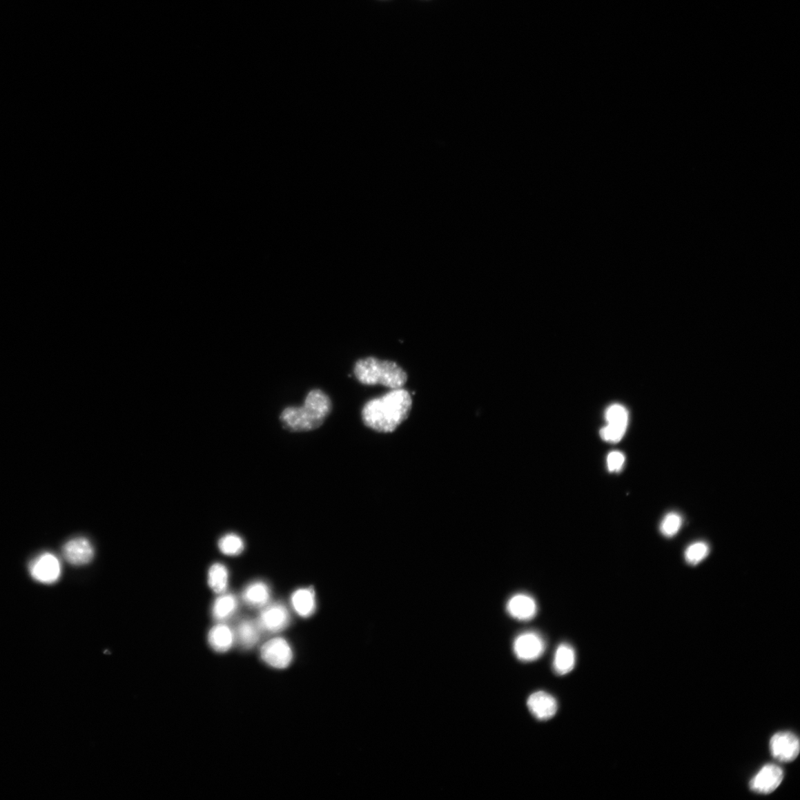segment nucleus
<instances>
[{"instance_id":"nucleus-24","label":"nucleus","mask_w":800,"mask_h":800,"mask_svg":"<svg viewBox=\"0 0 800 800\" xmlns=\"http://www.w3.org/2000/svg\"><path fill=\"white\" fill-rule=\"evenodd\" d=\"M625 462V456L620 451H612L607 456V468L612 472L620 471Z\"/></svg>"},{"instance_id":"nucleus-22","label":"nucleus","mask_w":800,"mask_h":800,"mask_svg":"<svg viewBox=\"0 0 800 800\" xmlns=\"http://www.w3.org/2000/svg\"><path fill=\"white\" fill-rule=\"evenodd\" d=\"M219 549L228 556H237L244 550V542L235 534H226L219 540Z\"/></svg>"},{"instance_id":"nucleus-3","label":"nucleus","mask_w":800,"mask_h":800,"mask_svg":"<svg viewBox=\"0 0 800 800\" xmlns=\"http://www.w3.org/2000/svg\"><path fill=\"white\" fill-rule=\"evenodd\" d=\"M353 374L366 386L380 384L391 390L403 388L408 380L407 372L398 363L373 357L358 360L354 364Z\"/></svg>"},{"instance_id":"nucleus-9","label":"nucleus","mask_w":800,"mask_h":800,"mask_svg":"<svg viewBox=\"0 0 800 800\" xmlns=\"http://www.w3.org/2000/svg\"><path fill=\"white\" fill-rule=\"evenodd\" d=\"M770 750L772 755L777 761L783 763L792 762L799 754V738L789 732L777 733L771 739Z\"/></svg>"},{"instance_id":"nucleus-2","label":"nucleus","mask_w":800,"mask_h":800,"mask_svg":"<svg viewBox=\"0 0 800 800\" xmlns=\"http://www.w3.org/2000/svg\"><path fill=\"white\" fill-rule=\"evenodd\" d=\"M331 398L324 391L313 389L309 391L300 407L290 406L280 415L282 427L293 433L315 431L322 427L332 411Z\"/></svg>"},{"instance_id":"nucleus-13","label":"nucleus","mask_w":800,"mask_h":800,"mask_svg":"<svg viewBox=\"0 0 800 800\" xmlns=\"http://www.w3.org/2000/svg\"><path fill=\"white\" fill-rule=\"evenodd\" d=\"M506 609L513 618L520 621H529L532 620L538 612V605L531 596L518 594L513 596L509 601Z\"/></svg>"},{"instance_id":"nucleus-14","label":"nucleus","mask_w":800,"mask_h":800,"mask_svg":"<svg viewBox=\"0 0 800 800\" xmlns=\"http://www.w3.org/2000/svg\"><path fill=\"white\" fill-rule=\"evenodd\" d=\"M208 642L215 652L226 653L235 642V632L226 624L219 623L211 627L208 635Z\"/></svg>"},{"instance_id":"nucleus-19","label":"nucleus","mask_w":800,"mask_h":800,"mask_svg":"<svg viewBox=\"0 0 800 800\" xmlns=\"http://www.w3.org/2000/svg\"><path fill=\"white\" fill-rule=\"evenodd\" d=\"M575 663L576 654L573 647L566 643L559 645L554 654V672L559 675L569 674L574 670Z\"/></svg>"},{"instance_id":"nucleus-6","label":"nucleus","mask_w":800,"mask_h":800,"mask_svg":"<svg viewBox=\"0 0 800 800\" xmlns=\"http://www.w3.org/2000/svg\"><path fill=\"white\" fill-rule=\"evenodd\" d=\"M29 571L36 581L52 584L59 579L62 568L55 554L44 553L30 563Z\"/></svg>"},{"instance_id":"nucleus-7","label":"nucleus","mask_w":800,"mask_h":800,"mask_svg":"<svg viewBox=\"0 0 800 800\" xmlns=\"http://www.w3.org/2000/svg\"><path fill=\"white\" fill-rule=\"evenodd\" d=\"M514 652L523 662L539 659L545 650L543 638L538 633L527 632L520 634L514 642Z\"/></svg>"},{"instance_id":"nucleus-18","label":"nucleus","mask_w":800,"mask_h":800,"mask_svg":"<svg viewBox=\"0 0 800 800\" xmlns=\"http://www.w3.org/2000/svg\"><path fill=\"white\" fill-rule=\"evenodd\" d=\"M238 607V602L235 595L222 594L218 597L212 606V616L219 623H224L234 615Z\"/></svg>"},{"instance_id":"nucleus-1","label":"nucleus","mask_w":800,"mask_h":800,"mask_svg":"<svg viewBox=\"0 0 800 800\" xmlns=\"http://www.w3.org/2000/svg\"><path fill=\"white\" fill-rule=\"evenodd\" d=\"M411 408L412 398L407 390L392 389L364 404L362 419L373 431L391 433L409 418Z\"/></svg>"},{"instance_id":"nucleus-23","label":"nucleus","mask_w":800,"mask_h":800,"mask_svg":"<svg viewBox=\"0 0 800 800\" xmlns=\"http://www.w3.org/2000/svg\"><path fill=\"white\" fill-rule=\"evenodd\" d=\"M682 525V516L676 512H671L664 516L660 525V531L665 538H672L681 531Z\"/></svg>"},{"instance_id":"nucleus-17","label":"nucleus","mask_w":800,"mask_h":800,"mask_svg":"<svg viewBox=\"0 0 800 800\" xmlns=\"http://www.w3.org/2000/svg\"><path fill=\"white\" fill-rule=\"evenodd\" d=\"M271 591L266 583L257 581L249 584L242 592V600L249 606H265L270 600Z\"/></svg>"},{"instance_id":"nucleus-10","label":"nucleus","mask_w":800,"mask_h":800,"mask_svg":"<svg viewBox=\"0 0 800 800\" xmlns=\"http://www.w3.org/2000/svg\"><path fill=\"white\" fill-rule=\"evenodd\" d=\"M783 769L774 764L764 765L751 779L750 788L761 794H772L783 781Z\"/></svg>"},{"instance_id":"nucleus-16","label":"nucleus","mask_w":800,"mask_h":800,"mask_svg":"<svg viewBox=\"0 0 800 800\" xmlns=\"http://www.w3.org/2000/svg\"><path fill=\"white\" fill-rule=\"evenodd\" d=\"M291 601L293 609L302 617H309L316 610L315 592L312 588L297 590Z\"/></svg>"},{"instance_id":"nucleus-20","label":"nucleus","mask_w":800,"mask_h":800,"mask_svg":"<svg viewBox=\"0 0 800 800\" xmlns=\"http://www.w3.org/2000/svg\"><path fill=\"white\" fill-rule=\"evenodd\" d=\"M228 571L224 565L215 563L211 566L208 574V583L211 590L222 594L227 589Z\"/></svg>"},{"instance_id":"nucleus-8","label":"nucleus","mask_w":800,"mask_h":800,"mask_svg":"<svg viewBox=\"0 0 800 800\" xmlns=\"http://www.w3.org/2000/svg\"><path fill=\"white\" fill-rule=\"evenodd\" d=\"M290 621L287 607L277 603L266 606L260 613L257 623L262 632L275 634L286 629Z\"/></svg>"},{"instance_id":"nucleus-15","label":"nucleus","mask_w":800,"mask_h":800,"mask_svg":"<svg viewBox=\"0 0 800 800\" xmlns=\"http://www.w3.org/2000/svg\"><path fill=\"white\" fill-rule=\"evenodd\" d=\"M261 629L257 622L244 620L237 626L235 641L245 650H250L260 641Z\"/></svg>"},{"instance_id":"nucleus-21","label":"nucleus","mask_w":800,"mask_h":800,"mask_svg":"<svg viewBox=\"0 0 800 800\" xmlns=\"http://www.w3.org/2000/svg\"><path fill=\"white\" fill-rule=\"evenodd\" d=\"M710 553V545L705 542L699 541L691 544L685 551V561L692 565L703 562Z\"/></svg>"},{"instance_id":"nucleus-11","label":"nucleus","mask_w":800,"mask_h":800,"mask_svg":"<svg viewBox=\"0 0 800 800\" xmlns=\"http://www.w3.org/2000/svg\"><path fill=\"white\" fill-rule=\"evenodd\" d=\"M65 559L74 565H84L94 559L93 545L86 538H77L68 541L63 549Z\"/></svg>"},{"instance_id":"nucleus-4","label":"nucleus","mask_w":800,"mask_h":800,"mask_svg":"<svg viewBox=\"0 0 800 800\" xmlns=\"http://www.w3.org/2000/svg\"><path fill=\"white\" fill-rule=\"evenodd\" d=\"M263 662L276 670H286L292 663L293 651L284 638L275 637L263 645L260 650Z\"/></svg>"},{"instance_id":"nucleus-5","label":"nucleus","mask_w":800,"mask_h":800,"mask_svg":"<svg viewBox=\"0 0 800 800\" xmlns=\"http://www.w3.org/2000/svg\"><path fill=\"white\" fill-rule=\"evenodd\" d=\"M605 416L607 425L601 430V437L607 442H620L629 424V413L622 404H614L607 409Z\"/></svg>"},{"instance_id":"nucleus-12","label":"nucleus","mask_w":800,"mask_h":800,"mask_svg":"<svg viewBox=\"0 0 800 800\" xmlns=\"http://www.w3.org/2000/svg\"><path fill=\"white\" fill-rule=\"evenodd\" d=\"M528 707L531 714L541 721L550 720L558 708L556 699L545 692L531 694L528 700Z\"/></svg>"}]
</instances>
